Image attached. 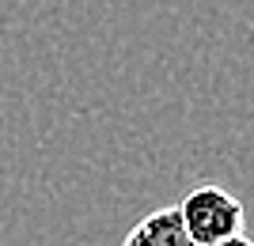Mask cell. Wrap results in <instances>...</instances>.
I'll use <instances>...</instances> for the list:
<instances>
[{"instance_id": "1", "label": "cell", "mask_w": 254, "mask_h": 246, "mask_svg": "<svg viewBox=\"0 0 254 246\" xmlns=\"http://www.w3.org/2000/svg\"><path fill=\"white\" fill-rule=\"evenodd\" d=\"M179 216H182L186 235L193 239V246H209V243H220V239H232L247 224L243 201L235 193H228L224 186H197V190H190L179 204Z\"/></svg>"}, {"instance_id": "2", "label": "cell", "mask_w": 254, "mask_h": 246, "mask_svg": "<svg viewBox=\"0 0 254 246\" xmlns=\"http://www.w3.org/2000/svg\"><path fill=\"white\" fill-rule=\"evenodd\" d=\"M122 246H193V239L182 227L179 208H156L129 231Z\"/></svg>"}, {"instance_id": "3", "label": "cell", "mask_w": 254, "mask_h": 246, "mask_svg": "<svg viewBox=\"0 0 254 246\" xmlns=\"http://www.w3.org/2000/svg\"><path fill=\"white\" fill-rule=\"evenodd\" d=\"M209 246H254V239L239 231V235H232V239H220V243H209Z\"/></svg>"}]
</instances>
